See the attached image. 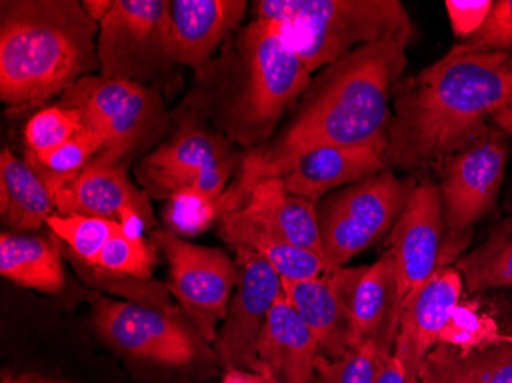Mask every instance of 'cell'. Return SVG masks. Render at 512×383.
<instances>
[{
  "label": "cell",
  "instance_id": "cell-8",
  "mask_svg": "<svg viewBox=\"0 0 512 383\" xmlns=\"http://www.w3.org/2000/svg\"><path fill=\"white\" fill-rule=\"evenodd\" d=\"M416 187L413 178L385 171L321 201L316 212L325 272L341 269L393 229Z\"/></svg>",
  "mask_w": 512,
  "mask_h": 383
},
{
  "label": "cell",
  "instance_id": "cell-32",
  "mask_svg": "<svg viewBox=\"0 0 512 383\" xmlns=\"http://www.w3.org/2000/svg\"><path fill=\"white\" fill-rule=\"evenodd\" d=\"M82 129V118L74 109L48 106L36 112L25 126L28 152L43 155L71 140Z\"/></svg>",
  "mask_w": 512,
  "mask_h": 383
},
{
  "label": "cell",
  "instance_id": "cell-16",
  "mask_svg": "<svg viewBox=\"0 0 512 383\" xmlns=\"http://www.w3.org/2000/svg\"><path fill=\"white\" fill-rule=\"evenodd\" d=\"M283 281V296L295 308L318 342L321 356L338 359L353 347V324L348 307L350 269L324 272L318 278Z\"/></svg>",
  "mask_w": 512,
  "mask_h": 383
},
{
  "label": "cell",
  "instance_id": "cell-6",
  "mask_svg": "<svg viewBox=\"0 0 512 383\" xmlns=\"http://www.w3.org/2000/svg\"><path fill=\"white\" fill-rule=\"evenodd\" d=\"M174 118L177 131L137 167L138 181L158 200L217 207L237 164L234 145L201 118Z\"/></svg>",
  "mask_w": 512,
  "mask_h": 383
},
{
  "label": "cell",
  "instance_id": "cell-29",
  "mask_svg": "<svg viewBox=\"0 0 512 383\" xmlns=\"http://www.w3.org/2000/svg\"><path fill=\"white\" fill-rule=\"evenodd\" d=\"M46 226L69 252L89 266H94L100 250L122 224L108 218L54 213L46 220Z\"/></svg>",
  "mask_w": 512,
  "mask_h": 383
},
{
  "label": "cell",
  "instance_id": "cell-4",
  "mask_svg": "<svg viewBox=\"0 0 512 383\" xmlns=\"http://www.w3.org/2000/svg\"><path fill=\"white\" fill-rule=\"evenodd\" d=\"M99 23L77 0L0 2V97L13 111L39 108L100 69Z\"/></svg>",
  "mask_w": 512,
  "mask_h": 383
},
{
  "label": "cell",
  "instance_id": "cell-40",
  "mask_svg": "<svg viewBox=\"0 0 512 383\" xmlns=\"http://www.w3.org/2000/svg\"><path fill=\"white\" fill-rule=\"evenodd\" d=\"M493 120L503 132L512 135V95L511 99L505 103V106L494 115Z\"/></svg>",
  "mask_w": 512,
  "mask_h": 383
},
{
  "label": "cell",
  "instance_id": "cell-27",
  "mask_svg": "<svg viewBox=\"0 0 512 383\" xmlns=\"http://www.w3.org/2000/svg\"><path fill=\"white\" fill-rule=\"evenodd\" d=\"M456 269L470 292L512 289V218L499 224L482 246L460 258Z\"/></svg>",
  "mask_w": 512,
  "mask_h": 383
},
{
  "label": "cell",
  "instance_id": "cell-1",
  "mask_svg": "<svg viewBox=\"0 0 512 383\" xmlns=\"http://www.w3.org/2000/svg\"><path fill=\"white\" fill-rule=\"evenodd\" d=\"M407 43H370L348 54L312 80L284 129L241 158L237 183L218 201L232 209L261 180L279 178L290 164L330 146H384L390 100L407 66Z\"/></svg>",
  "mask_w": 512,
  "mask_h": 383
},
{
  "label": "cell",
  "instance_id": "cell-23",
  "mask_svg": "<svg viewBox=\"0 0 512 383\" xmlns=\"http://www.w3.org/2000/svg\"><path fill=\"white\" fill-rule=\"evenodd\" d=\"M220 235L232 249L241 247L266 259L281 279L302 281L325 272L321 256L287 243L241 210L220 212Z\"/></svg>",
  "mask_w": 512,
  "mask_h": 383
},
{
  "label": "cell",
  "instance_id": "cell-11",
  "mask_svg": "<svg viewBox=\"0 0 512 383\" xmlns=\"http://www.w3.org/2000/svg\"><path fill=\"white\" fill-rule=\"evenodd\" d=\"M152 238L169 262V292L201 338L214 344L237 289V262L223 250L188 243L171 230H157Z\"/></svg>",
  "mask_w": 512,
  "mask_h": 383
},
{
  "label": "cell",
  "instance_id": "cell-19",
  "mask_svg": "<svg viewBox=\"0 0 512 383\" xmlns=\"http://www.w3.org/2000/svg\"><path fill=\"white\" fill-rule=\"evenodd\" d=\"M462 290L459 270L439 269L404 311L393 351L404 357L408 365L421 371L425 357L436 347L459 307Z\"/></svg>",
  "mask_w": 512,
  "mask_h": 383
},
{
  "label": "cell",
  "instance_id": "cell-13",
  "mask_svg": "<svg viewBox=\"0 0 512 383\" xmlns=\"http://www.w3.org/2000/svg\"><path fill=\"white\" fill-rule=\"evenodd\" d=\"M237 253L238 284L212 348L224 368L261 371L258 345L270 311L283 295V281L266 259L247 249Z\"/></svg>",
  "mask_w": 512,
  "mask_h": 383
},
{
  "label": "cell",
  "instance_id": "cell-26",
  "mask_svg": "<svg viewBox=\"0 0 512 383\" xmlns=\"http://www.w3.org/2000/svg\"><path fill=\"white\" fill-rule=\"evenodd\" d=\"M425 359L454 383H512V336L467 351L437 344Z\"/></svg>",
  "mask_w": 512,
  "mask_h": 383
},
{
  "label": "cell",
  "instance_id": "cell-7",
  "mask_svg": "<svg viewBox=\"0 0 512 383\" xmlns=\"http://www.w3.org/2000/svg\"><path fill=\"white\" fill-rule=\"evenodd\" d=\"M59 105L79 112L82 125L102 135L105 146L91 163L105 166L123 164L169 123L158 89L92 74L74 83Z\"/></svg>",
  "mask_w": 512,
  "mask_h": 383
},
{
  "label": "cell",
  "instance_id": "cell-12",
  "mask_svg": "<svg viewBox=\"0 0 512 383\" xmlns=\"http://www.w3.org/2000/svg\"><path fill=\"white\" fill-rule=\"evenodd\" d=\"M444 226V204L439 187L433 183L417 186L390 233V253L396 272V298L391 319L393 342L404 311L439 270Z\"/></svg>",
  "mask_w": 512,
  "mask_h": 383
},
{
  "label": "cell",
  "instance_id": "cell-24",
  "mask_svg": "<svg viewBox=\"0 0 512 383\" xmlns=\"http://www.w3.org/2000/svg\"><path fill=\"white\" fill-rule=\"evenodd\" d=\"M53 195L27 160H20L10 149L0 157V213L16 232L39 229L54 215Z\"/></svg>",
  "mask_w": 512,
  "mask_h": 383
},
{
  "label": "cell",
  "instance_id": "cell-37",
  "mask_svg": "<svg viewBox=\"0 0 512 383\" xmlns=\"http://www.w3.org/2000/svg\"><path fill=\"white\" fill-rule=\"evenodd\" d=\"M82 5L88 16L100 23L103 17L109 13L114 2L112 0H83Z\"/></svg>",
  "mask_w": 512,
  "mask_h": 383
},
{
  "label": "cell",
  "instance_id": "cell-9",
  "mask_svg": "<svg viewBox=\"0 0 512 383\" xmlns=\"http://www.w3.org/2000/svg\"><path fill=\"white\" fill-rule=\"evenodd\" d=\"M100 74L161 91L175 68L169 39V0H115L99 23Z\"/></svg>",
  "mask_w": 512,
  "mask_h": 383
},
{
  "label": "cell",
  "instance_id": "cell-38",
  "mask_svg": "<svg viewBox=\"0 0 512 383\" xmlns=\"http://www.w3.org/2000/svg\"><path fill=\"white\" fill-rule=\"evenodd\" d=\"M421 383H454L444 371L425 359L421 368Z\"/></svg>",
  "mask_w": 512,
  "mask_h": 383
},
{
  "label": "cell",
  "instance_id": "cell-34",
  "mask_svg": "<svg viewBox=\"0 0 512 383\" xmlns=\"http://www.w3.org/2000/svg\"><path fill=\"white\" fill-rule=\"evenodd\" d=\"M494 2L490 0H448L445 2L451 27L457 37L476 33L490 14Z\"/></svg>",
  "mask_w": 512,
  "mask_h": 383
},
{
  "label": "cell",
  "instance_id": "cell-3",
  "mask_svg": "<svg viewBox=\"0 0 512 383\" xmlns=\"http://www.w3.org/2000/svg\"><path fill=\"white\" fill-rule=\"evenodd\" d=\"M312 80L283 23L253 19L195 71L194 86L174 114L201 118L250 152L272 138Z\"/></svg>",
  "mask_w": 512,
  "mask_h": 383
},
{
  "label": "cell",
  "instance_id": "cell-36",
  "mask_svg": "<svg viewBox=\"0 0 512 383\" xmlns=\"http://www.w3.org/2000/svg\"><path fill=\"white\" fill-rule=\"evenodd\" d=\"M221 383H278L267 371L243 370V368H226Z\"/></svg>",
  "mask_w": 512,
  "mask_h": 383
},
{
  "label": "cell",
  "instance_id": "cell-10",
  "mask_svg": "<svg viewBox=\"0 0 512 383\" xmlns=\"http://www.w3.org/2000/svg\"><path fill=\"white\" fill-rule=\"evenodd\" d=\"M92 322L111 347L152 364L188 367L215 354L194 325L184 324L177 313L138 302L94 298Z\"/></svg>",
  "mask_w": 512,
  "mask_h": 383
},
{
  "label": "cell",
  "instance_id": "cell-21",
  "mask_svg": "<svg viewBox=\"0 0 512 383\" xmlns=\"http://www.w3.org/2000/svg\"><path fill=\"white\" fill-rule=\"evenodd\" d=\"M232 209L246 213L247 217L286 239L287 243L322 258L316 204L289 194L278 178H267L253 184Z\"/></svg>",
  "mask_w": 512,
  "mask_h": 383
},
{
  "label": "cell",
  "instance_id": "cell-28",
  "mask_svg": "<svg viewBox=\"0 0 512 383\" xmlns=\"http://www.w3.org/2000/svg\"><path fill=\"white\" fill-rule=\"evenodd\" d=\"M105 140L99 132L83 126L71 140L43 155L27 152V163L42 178L51 195L73 180L102 151Z\"/></svg>",
  "mask_w": 512,
  "mask_h": 383
},
{
  "label": "cell",
  "instance_id": "cell-17",
  "mask_svg": "<svg viewBox=\"0 0 512 383\" xmlns=\"http://www.w3.org/2000/svg\"><path fill=\"white\" fill-rule=\"evenodd\" d=\"M246 10L244 0H171L169 39L175 65L203 68L241 27Z\"/></svg>",
  "mask_w": 512,
  "mask_h": 383
},
{
  "label": "cell",
  "instance_id": "cell-14",
  "mask_svg": "<svg viewBox=\"0 0 512 383\" xmlns=\"http://www.w3.org/2000/svg\"><path fill=\"white\" fill-rule=\"evenodd\" d=\"M508 145L497 132L444 160L440 187L445 226L453 238H462L496 203L505 172Z\"/></svg>",
  "mask_w": 512,
  "mask_h": 383
},
{
  "label": "cell",
  "instance_id": "cell-31",
  "mask_svg": "<svg viewBox=\"0 0 512 383\" xmlns=\"http://www.w3.org/2000/svg\"><path fill=\"white\" fill-rule=\"evenodd\" d=\"M391 351L382 342L365 339L338 359L319 357L318 371L324 383H378Z\"/></svg>",
  "mask_w": 512,
  "mask_h": 383
},
{
  "label": "cell",
  "instance_id": "cell-15",
  "mask_svg": "<svg viewBox=\"0 0 512 383\" xmlns=\"http://www.w3.org/2000/svg\"><path fill=\"white\" fill-rule=\"evenodd\" d=\"M56 213L108 218L129 227L155 226L149 194L129 180L123 164L89 163L77 177L53 194Z\"/></svg>",
  "mask_w": 512,
  "mask_h": 383
},
{
  "label": "cell",
  "instance_id": "cell-33",
  "mask_svg": "<svg viewBox=\"0 0 512 383\" xmlns=\"http://www.w3.org/2000/svg\"><path fill=\"white\" fill-rule=\"evenodd\" d=\"M470 50L508 51L512 48V0L494 2L482 27L462 43Z\"/></svg>",
  "mask_w": 512,
  "mask_h": 383
},
{
  "label": "cell",
  "instance_id": "cell-30",
  "mask_svg": "<svg viewBox=\"0 0 512 383\" xmlns=\"http://www.w3.org/2000/svg\"><path fill=\"white\" fill-rule=\"evenodd\" d=\"M155 266V246L120 227L106 241L92 267L128 278L148 281Z\"/></svg>",
  "mask_w": 512,
  "mask_h": 383
},
{
  "label": "cell",
  "instance_id": "cell-5",
  "mask_svg": "<svg viewBox=\"0 0 512 383\" xmlns=\"http://www.w3.org/2000/svg\"><path fill=\"white\" fill-rule=\"evenodd\" d=\"M253 19L283 23L310 74L370 43L410 42L414 27L399 0H258Z\"/></svg>",
  "mask_w": 512,
  "mask_h": 383
},
{
  "label": "cell",
  "instance_id": "cell-18",
  "mask_svg": "<svg viewBox=\"0 0 512 383\" xmlns=\"http://www.w3.org/2000/svg\"><path fill=\"white\" fill-rule=\"evenodd\" d=\"M387 166L384 146H330L296 158L278 180L289 194L316 204L329 190L382 174Z\"/></svg>",
  "mask_w": 512,
  "mask_h": 383
},
{
  "label": "cell",
  "instance_id": "cell-22",
  "mask_svg": "<svg viewBox=\"0 0 512 383\" xmlns=\"http://www.w3.org/2000/svg\"><path fill=\"white\" fill-rule=\"evenodd\" d=\"M394 298L396 272L390 250L371 266L350 269L348 307L352 315L353 345L365 339H375L393 350Z\"/></svg>",
  "mask_w": 512,
  "mask_h": 383
},
{
  "label": "cell",
  "instance_id": "cell-25",
  "mask_svg": "<svg viewBox=\"0 0 512 383\" xmlns=\"http://www.w3.org/2000/svg\"><path fill=\"white\" fill-rule=\"evenodd\" d=\"M59 239L46 241L23 233L0 236V273L14 284L42 293H57L65 284Z\"/></svg>",
  "mask_w": 512,
  "mask_h": 383
},
{
  "label": "cell",
  "instance_id": "cell-35",
  "mask_svg": "<svg viewBox=\"0 0 512 383\" xmlns=\"http://www.w3.org/2000/svg\"><path fill=\"white\" fill-rule=\"evenodd\" d=\"M378 383H421V371L408 365L396 351H391L385 359Z\"/></svg>",
  "mask_w": 512,
  "mask_h": 383
},
{
  "label": "cell",
  "instance_id": "cell-39",
  "mask_svg": "<svg viewBox=\"0 0 512 383\" xmlns=\"http://www.w3.org/2000/svg\"><path fill=\"white\" fill-rule=\"evenodd\" d=\"M0 383H66L60 380L45 379V377L33 376V374H2Z\"/></svg>",
  "mask_w": 512,
  "mask_h": 383
},
{
  "label": "cell",
  "instance_id": "cell-2",
  "mask_svg": "<svg viewBox=\"0 0 512 383\" xmlns=\"http://www.w3.org/2000/svg\"><path fill=\"white\" fill-rule=\"evenodd\" d=\"M512 95V54L453 50L399 82L387 129L388 164L421 169L476 143Z\"/></svg>",
  "mask_w": 512,
  "mask_h": 383
},
{
  "label": "cell",
  "instance_id": "cell-20",
  "mask_svg": "<svg viewBox=\"0 0 512 383\" xmlns=\"http://www.w3.org/2000/svg\"><path fill=\"white\" fill-rule=\"evenodd\" d=\"M321 357L318 342L283 295L276 299L258 345L261 371L278 383H313Z\"/></svg>",
  "mask_w": 512,
  "mask_h": 383
}]
</instances>
